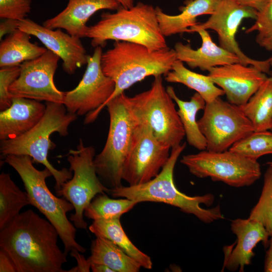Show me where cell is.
Returning a JSON list of instances; mask_svg holds the SVG:
<instances>
[{
    "label": "cell",
    "mask_w": 272,
    "mask_h": 272,
    "mask_svg": "<svg viewBox=\"0 0 272 272\" xmlns=\"http://www.w3.org/2000/svg\"><path fill=\"white\" fill-rule=\"evenodd\" d=\"M121 6L125 8H131L133 6V0H116Z\"/></svg>",
    "instance_id": "obj_43"
},
{
    "label": "cell",
    "mask_w": 272,
    "mask_h": 272,
    "mask_svg": "<svg viewBox=\"0 0 272 272\" xmlns=\"http://www.w3.org/2000/svg\"><path fill=\"white\" fill-rule=\"evenodd\" d=\"M5 162L18 173L28 194L31 205L37 208L57 230L64 245V252L67 255L72 250L81 253L86 248L76 240V227L67 217V213L74 208L64 198L58 197L49 189L46 179L53 176L47 168L36 169L31 157L26 155H9Z\"/></svg>",
    "instance_id": "obj_5"
},
{
    "label": "cell",
    "mask_w": 272,
    "mask_h": 272,
    "mask_svg": "<svg viewBox=\"0 0 272 272\" xmlns=\"http://www.w3.org/2000/svg\"><path fill=\"white\" fill-rule=\"evenodd\" d=\"M180 162L198 178L209 177L234 187L250 186L261 175L257 160L229 150L219 152L201 150L183 156Z\"/></svg>",
    "instance_id": "obj_10"
},
{
    "label": "cell",
    "mask_w": 272,
    "mask_h": 272,
    "mask_svg": "<svg viewBox=\"0 0 272 272\" xmlns=\"http://www.w3.org/2000/svg\"><path fill=\"white\" fill-rule=\"evenodd\" d=\"M120 7L116 0H69L63 10L42 25L50 29H62L72 36L84 38L86 23L93 15L102 10L116 11Z\"/></svg>",
    "instance_id": "obj_19"
},
{
    "label": "cell",
    "mask_w": 272,
    "mask_h": 272,
    "mask_svg": "<svg viewBox=\"0 0 272 272\" xmlns=\"http://www.w3.org/2000/svg\"><path fill=\"white\" fill-rule=\"evenodd\" d=\"M18 29L39 39L48 50L62 60L63 71L73 74L87 64L88 55L80 38L64 33L61 29H50L28 18L19 21Z\"/></svg>",
    "instance_id": "obj_17"
},
{
    "label": "cell",
    "mask_w": 272,
    "mask_h": 272,
    "mask_svg": "<svg viewBox=\"0 0 272 272\" xmlns=\"http://www.w3.org/2000/svg\"><path fill=\"white\" fill-rule=\"evenodd\" d=\"M100 18L85 33L94 47H102L109 40L142 44L151 50L168 47L152 5L139 2L131 8L121 6L115 13L104 12Z\"/></svg>",
    "instance_id": "obj_4"
},
{
    "label": "cell",
    "mask_w": 272,
    "mask_h": 272,
    "mask_svg": "<svg viewBox=\"0 0 272 272\" xmlns=\"http://www.w3.org/2000/svg\"><path fill=\"white\" fill-rule=\"evenodd\" d=\"M126 101L135 121L148 125L158 141L171 149L181 144L185 132L162 76L154 77L150 89L126 96Z\"/></svg>",
    "instance_id": "obj_8"
},
{
    "label": "cell",
    "mask_w": 272,
    "mask_h": 272,
    "mask_svg": "<svg viewBox=\"0 0 272 272\" xmlns=\"http://www.w3.org/2000/svg\"><path fill=\"white\" fill-rule=\"evenodd\" d=\"M263 177L260 195L248 218L261 223L270 236L272 234V166H268Z\"/></svg>",
    "instance_id": "obj_32"
},
{
    "label": "cell",
    "mask_w": 272,
    "mask_h": 272,
    "mask_svg": "<svg viewBox=\"0 0 272 272\" xmlns=\"http://www.w3.org/2000/svg\"><path fill=\"white\" fill-rule=\"evenodd\" d=\"M256 42L262 47L265 48L267 50L272 51V34L268 37L259 40ZM267 61L272 68V56L268 58Z\"/></svg>",
    "instance_id": "obj_41"
},
{
    "label": "cell",
    "mask_w": 272,
    "mask_h": 272,
    "mask_svg": "<svg viewBox=\"0 0 272 272\" xmlns=\"http://www.w3.org/2000/svg\"><path fill=\"white\" fill-rule=\"evenodd\" d=\"M269 74L271 76H272V71H270V72Z\"/></svg>",
    "instance_id": "obj_45"
},
{
    "label": "cell",
    "mask_w": 272,
    "mask_h": 272,
    "mask_svg": "<svg viewBox=\"0 0 272 272\" xmlns=\"http://www.w3.org/2000/svg\"><path fill=\"white\" fill-rule=\"evenodd\" d=\"M60 58L49 50L41 56L20 64V74L11 85L12 97L63 104L65 92L59 90L54 76Z\"/></svg>",
    "instance_id": "obj_14"
},
{
    "label": "cell",
    "mask_w": 272,
    "mask_h": 272,
    "mask_svg": "<svg viewBox=\"0 0 272 272\" xmlns=\"http://www.w3.org/2000/svg\"><path fill=\"white\" fill-rule=\"evenodd\" d=\"M89 229L96 237L107 239L138 262L142 267L150 269L151 257L141 251L129 240L123 229L120 219L94 220Z\"/></svg>",
    "instance_id": "obj_26"
},
{
    "label": "cell",
    "mask_w": 272,
    "mask_h": 272,
    "mask_svg": "<svg viewBox=\"0 0 272 272\" xmlns=\"http://www.w3.org/2000/svg\"><path fill=\"white\" fill-rule=\"evenodd\" d=\"M90 263L102 264L114 272H138L141 264L111 241L100 237L92 241Z\"/></svg>",
    "instance_id": "obj_25"
},
{
    "label": "cell",
    "mask_w": 272,
    "mask_h": 272,
    "mask_svg": "<svg viewBox=\"0 0 272 272\" xmlns=\"http://www.w3.org/2000/svg\"><path fill=\"white\" fill-rule=\"evenodd\" d=\"M240 108L254 131L270 130L272 126V76L267 77L247 102Z\"/></svg>",
    "instance_id": "obj_28"
},
{
    "label": "cell",
    "mask_w": 272,
    "mask_h": 272,
    "mask_svg": "<svg viewBox=\"0 0 272 272\" xmlns=\"http://www.w3.org/2000/svg\"><path fill=\"white\" fill-rule=\"evenodd\" d=\"M30 35L19 29L0 43V67L20 65L35 59L47 50L30 41Z\"/></svg>",
    "instance_id": "obj_23"
},
{
    "label": "cell",
    "mask_w": 272,
    "mask_h": 272,
    "mask_svg": "<svg viewBox=\"0 0 272 272\" xmlns=\"http://www.w3.org/2000/svg\"><path fill=\"white\" fill-rule=\"evenodd\" d=\"M166 90L178 106L177 112L188 144L199 151L206 150L207 142L196 120L197 112L205 107L206 102L205 100L195 92L189 101H183L177 96L172 86H168Z\"/></svg>",
    "instance_id": "obj_24"
},
{
    "label": "cell",
    "mask_w": 272,
    "mask_h": 272,
    "mask_svg": "<svg viewBox=\"0 0 272 272\" xmlns=\"http://www.w3.org/2000/svg\"><path fill=\"white\" fill-rule=\"evenodd\" d=\"M0 272H17L13 261L2 249L0 250Z\"/></svg>",
    "instance_id": "obj_37"
},
{
    "label": "cell",
    "mask_w": 272,
    "mask_h": 272,
    "mask_svg": "<svg viewBox=\"0 0 272 272\" xmlns=\"http://www.w3.org/2000/svg\"><path fill=\"white\" fill-rule=\"evenodd\" d=\"M91 269L93 272H114L108 266L102 264H91Z\"/></svg>",
    "instance_id": "obj_42"
},
{
    "label": "cell",
    "mask_w": 272,
    "mask_h": 272,
    "mask_svg": "<svg viewBox=\"0 0 272 272\" xmlns=\"http://www.w3.org/2000/svg\"><path fill=\"white\" fill-rule=\"evenodd\" d=\"M137 203L126 198L113 199L105 193L98 194L85 209L84 215L94 221L120 219L123 214L131 210Z\"/></svg>",
    "instance_id": "obj_30"
},
{
    "label": "cell",
    "mask_w": 272,
    "mask_h": 272,
    "mask_svg": "<svg viewBox=\"0 0 272 272\" xmlns=\"http://www.w3.org/2000/svg\"><path fill=\"white\" fill-rule=\"evenodd\" d=\"M46 105L40 101L22 97H13L12 104L0 112V140L23 135L43 117Z\"/></svg>",
    "instance_id": "obj_21"
},
{
    "label": "cell",
    "mask_w": 272,
    "mask_h": 272,
    "mask_svg": "<svg viewBox=\"0 0 272 272\" xmlns=\"http://www.w3.org/2000/svg\"><path fill=\"white\" fill-rule=\"evenodd\" d=\"M102 47H95L88 55L84 76L73 90L65 92L63 104L69 112L82 116L95 110L110 98L115 83L103 72L101 65Z\"/></svg>",
    "instance_id": "obj_15"
},
{
    "label": "cell",
    "mask_w": 272,
    "mask_h": 272,
    "mask_svg": "<svg viewBox=\"0 0 272 272\" xmlns=\"http://www.w3.org/2000/svg\"><path fill=\"white\" fill-rule=\"evenodd\" d=\"M123 92L106 105L109 115L107 138L101 152L95 156L94 166L98 176L109 186L122 185V172L130 151L137 122L130 112Z\"/></svg>",
    "instance_id": "obj_7"
},
{
    "label": "cell",
    "mask_w": 272,
    "mask_h": 272,
    "mask_svg": "<svg viewBox=\"0 0 272 272\" xmlns=\"http://www.w3.org/2000/svg\"><path fill=\"white\" fill-rule=\"evenodd\" d=\"M170 149L158 140L148 125L137 122L133 142L123 166L122 180L130 186L150 181L167 163Z\"/></svg>",
    "instance_id": "obj_12"
},
{
    "label": "cell",
    "mask_w": 272,
    "mask_h": 272,
    "mask_svg": "<svg viewBox=\"0 0 272 272\" xmlns=\"http://www.w3.org/2000/svg\"><path fill=\"white\" fill-rule=\"evenodd\" d=\"M45 105L43 117L30 130L19 137L1 141L0 152L5 157L9 155L28 156L33 162L43 164L52 173L55 181L54 188L57 190L73 175L70 169L63 168L58 170L49 162L48 152L55 147L50 136L54 132L61 137L67 136L69 126L78 115L69 112L62 103L46 102Z\"/></svg>",
    "instance_id": "obj_6"
},
{
    "label": "cell",
    "mask_w": 272,
    "mask_h": 272,
    "mask_svg": "<svg viewBox=\"0 0 272 272\" xmlns=\"http://www.w3.org/2000/svg\"><path fill=\"white\" fill-rule=\"evenodd\" d=\"M231 229L236 236L237 244L229 254H225L224 267L232 271H243L245 266L251 263L256 245L262 242L267 247L270 236L261 223L249 218L233 220Z\"/></svg>",
    "instance_id": "obj_18"
},
{
    "label": "cell",
    "mask_w": 272,
    "mask_h": 272,
    "mask_svg": "<svg viewBox=\"0 0 272 272\" xmlns=\"http://www.w3.org/2000/svg\"><path fill=\"white\" fill-rule=\"evenodd\" d=\"M267 164L268 166H272V161H269V162H267Z\"/></svg>",
    "instance_id": "obj_44"
},
{
    "label": "cell",
    "mask_w": 272,
    "mask_h": 272,
    "mask_svg": "<svg viewBox=\"0 0 272 272\" xmlns=\"http://www.w3.org/2000/svg\"><path fill=\"white\" fill-rule=\"evenodd\" d=\"M186 146V143H183L172 148L167 163L159 174L150 181L137 185L108 188L106 193L113 197L126 198L138 203H165L179 208L184 213L193 215L205 223L224 219L219 206L211 209H205L201 206L202 204L210 206L213 203L215 197L213 194L190 196L179 191L175 185L174 167Z\"/></svg>",
    "instance_id": "obj_3"
},
{
    "label": "cell",
    "mask_w": 272,
    "mask_h": 272,
    "mask_svg": "<svg viewBox=\"0 0 272 272\" xmlns=\"http://www.w3.org/2000/svg\"><path fill=\"white\" fill-rule=\"evenodd\" d=\"M31 205L29 196L15 184L9 173L0 175V230L15 218L21 209Z\"/></svg>",
    "instance_id": "obj_29"
},
{
    "label": "cell",
    "mask_w": 272,
    "mask_h": 272,
    "mask_svg": "<svg viewBox=\"0 0 272 272\" xmlns=\"http://www.w3.org/2000/svg\"><path fill=\"white\" fill-rule=\"evenodd\" d=\"M229 150L255 160L264 155L272 154V131H254Z\"/></svg>",
    "instance_id": "obj_31"
},
{
    "label": "cell",
    "mask_w": 272,
    "mask_h": 272,
    "mask_svg": "<svg viewBox=\"0 0 272 272\" xmlns=\"http://www.w3.org/2000/svg\"><path fill=\"white\" fill-rule=\"evenodd\" d=\"M167 82L180 83L194 90L209 103L225 95L224 91L217 87L208 76L193 72L187 69L184 63L176 59L172 70L165 76Z\"/></svg>",
    "instance_id": "obj_27"
},
{
    "label": "cell",
    "mask_w": 272,
    "mask_h": 272,
    "mask_svg": "<svg viewBox=\"0 0 272 272\" xmlns=\"http://www.w3.org/2000/svg\"><path fill=\"white\" fill-rule=\"evenodd\" d=\"M31 0H0V18L21 21L31 9Z\"/></svg>",
    "instance_id": "obj_35"
},
{
    "label": "cell",
    "mask_w": 272,
    "mask_h": 272,
    "mask_svg": "<svg viewBox=\"0 0 272 272\" xmlns=\"http://www.w3.org/2000/svg\"><path fill=\"white\" fill-rule=\"evenodd\" d=\"M95 157L94 148L85 146L80 139L76 149L69 150L67 155L70 170L74 175L56 190L57 196L64 198L73 206L75 213L69 219L79 229H87V223L83 216L85 209L97 194L106 193L108 189L97 174Z\"/></svg>",
    "instance_id": "obj_9"
},
{
    "label": "cell",
    "mask_w": 272,
    "mask_h": 272,
    "mask_svg": "<svg viewBox=\"0 0 272 272\" xmlns=\"http://www.w3.org/2000/svg\"><path fill=\"white\" fill-rule=\"evenodd\" d=\"M208 76L224 92L228 101L239 107L246 104L267 78L252 65L234 63L211 68Z\"/></svg>",
    "instance_id": "obj_16"
},
{
    "label": "cell",
    "mask_w": 272,
    "mask_h": 272,
    "mask_svg": "<svg viewBox=\"0 0 272 272\" xmlns=\"http://www.w3.org/2000/svg\"><path fill=\"white\" fill-rule=\"evenodd\" d=\"M270 130L272 131V126H271V128L270 129Z\"/></svg>",
    "instance_id": "obj_46"
},
{
    "label": "cell",
    "mask_w": 272,
    "mask_h": 272,
    "mask_svg": "<svg viewBox=\"0 0 272 272\" xmlns=\"http://www.w3.org/2000/svg\"><path fill=\"white\" fill-rule=\"evenodd\" d=\"M20 65L1 67L0 69V109L4 110L12 104V97L9 92L11 85L19 77Z\"/></svg>",
    "instance_id": "obj_33"
},
{
    "label": "cell",
    "mask_w": 272,
    "mask_h": 272,
    "mask_svg": "<svg viewBox=\"0 0 272 272\" xmlns=\"http://www.w3.org/2000/svg\"><path fill=\"white\" fill-rule=\"evenodd\" d=\"M268 243V249L265 254L264 271L265 272H272V234L270 236Z\"/></svg>",
    "instance_id": "obj_40"
},
{
    "label": "cell",
    "mask_w": 272,
    "mask_h": 272,
    "mask_svg": "<svg viewBox=\"0 0 272 272\" xmlns=\"http://www.w3.org/2000/svg\"><path fill=\"white\" fill-rule=\"evenodd\" d=\"M257 11L238 3L236 0H218L214 13L203 23L189 28V33L196 29L212 30L218 36L220 46L236 54L244 65H252L265 74L270 73L267 61L258 60L247 56L241 50L236 40L238 28L244 19H255Z\"/></svg>",
    "instance_id": "obj_13"
},
{
    "label": "cell",
    "mask_w": 272,
    "mask_h": 272,
    "mask_svg": "<svg viewBox=\"0 0 272 272\" xmlns=\"http://www.w3.org/2000/svg\"><path fill=\"white\" fill-rule=\"evenodd\" d=\"M194 32H197L200 36L201 46L194 49L189 43H176L174 49L177 59L185 63L191 69L199 68L202 71H209L211 68L218 66L241 63L236 54L218 46L207 30L198 29Z\"/></svg>",
    "instance_id": "obj_20"
},
{
    "label": "cell",
    "mask_w": 272,
    "mask_h": 272,
    "mask_svg": "<svg viewBox=\"0 0 272 272\" xmlns=\"http://www.w3.org/2000/svg\"><path fill=\"white\" fill-rule=\"evenodd\" d=\"M19 21L12 19H6L0 24V39L6 34H9L18 29Z\"/></svg>",
    "instance_id": "obj_38"
},
{
    "label": "cell",
    "mask_w": 272,
    "mask_h": 272,
    "mask_svg": "<svg viewBox=\"0 0 272 272\" xmlns=\"http://www.w3.org/2000/svg\"><path fill=\"white\" fill-rule=\"evenodd\" d=\"M257 32L256 41L272 34V0L257 11L254 23L245 31L246 33Z\"/></svg>",
    "instance_id": "obj_34"
},
{
    "label": "cell",
    "mask_w": 272,
    "mask_h": 272,
    "mask_svg": "<svg viewBox=\"0 0 272 272\" xmlns=\"http://www.w3.org/2000/svg\"><path fill=\"white\" fill-rule=\"evenodd\" d=\"M207 142V150L223 152L254 131L240 107L218 97L206 103L202 117L197 120Z\"/></svg>",
    "instance_id": "obj_11"
},
{
    "label": "cell",
    "mask_w": 272,
    "mask_h": 272,
    "mask_svg": "<svg viewBox=\"0 0 272 272\" xmlns=\"http://www.w3.org/2000/svg\"><path fill=\"white\" fill-rule=\"evenodd\" d=\"M56 228L31 209L20 213L0 232V248L17 272H67V254L57 244Z\"/></svg>",
    "instance_id": "obj_1"
},
{
    "label": "cell",
    "mask_w": 272,
    "mask_h": 272,
    "mask_svg": "<svg viewBox=\"0 0 272 272\" xmlns=\"http://www.w3.org/2000/svg\"><path fill=\"white\" fill-rule=\"evenodd\" d=\"M176 59L175 50L169 47L151 50L142 44L115 41L101 58L103 73L115 83L114 91L103 105L86 115L84 123L93 122L109 101L136 83L151 76H165Z\"/></svg>",
    "instance_id": "obj_2"
},
{
    "label": "cell",
    "mask_w": 272,
    "mask_h": 272,
    "mask_svg": "<svg viewBox=\"0 0 272 272\" xmlns=\"http://www.w3.org/2000/svg\"><path fill=\"white\" fill-rule=\"evenodd\" d=\"M76 250H72L70 255L75 258L77 262V266L73 267L67 272H89L91 269V264L84 255Z\"/></svg>",
    "instance_id": "obj_36"
},
{
    "label": "cell",
    "mask_w": 272,
    "mask_h": 272,
    "mask_svg": "<svg viewBox=\"0 0 272 272\" xmlns=\"http://www.w3.org/2000/svg\"><path fill=\"white\" fill-rule=\"evenodd\" d=\"M239 4L259 11L268 0H236Z\"/></svg>",
    "instance_id": "obj_39"
},
{
    "label": "cell",
    "mask_w": 272,
    "mask_h": 272,
    "mask_svg": "<svg viewBox=\"0 0 272 272\" xmlns=\"http://www.w3.org/2000/svg\"><path fill=\"white\" fill-rule=\"evenodd\" d=\"M218 0H186L179 8L180 13L170 15L165 13L159 7H156L161 31L165 37L189 33V28L198 23L197 18L212 15Z\"/></svg>",
    "instance_id": "obj_22"
}]
</instances>
